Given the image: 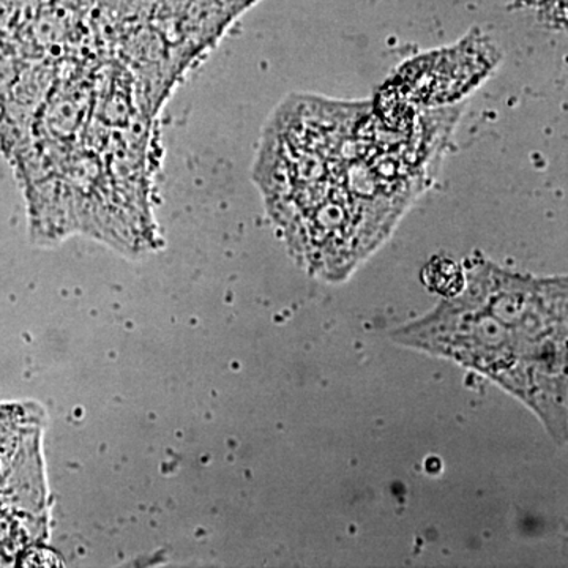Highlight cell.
Here are the masks:
<instances>
[{"label":"cell","mask_w":568,"mask_h":568,"mask_svg":"<svg viewBox=\"0 0 568 568\" xmlns=\"http://www.w3.org/2000/svg\"><path fill=\"white\" fill-rule=\"evenodd\" d=\"M462 282L457 294L394 338L491 377L566 443V278H534L476 261Z\"/></svg>","instance_id":"obj_1"},{"label":"cell","mask_w":568,"mask_h":568,"mask_svg":"<svg viewBox=\"0 0 568 568\" xmlns=\"http://www.w3.org/2000/svg\"><path fill=\"white\" fill-rule=\"evenodd\" d=\"M21 424L20 409L0 406V566L11 562L22 544L26 433Z\"/></svg>","instance_id":"obj_2"}]
</instances>
